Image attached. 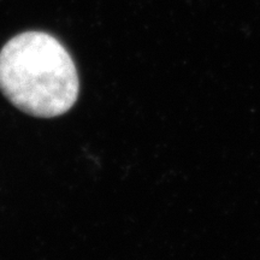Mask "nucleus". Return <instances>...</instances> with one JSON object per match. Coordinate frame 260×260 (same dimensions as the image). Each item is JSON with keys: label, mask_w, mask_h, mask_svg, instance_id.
Listing matches in <instances>:
<instances>
[{"label": "nucleus", "mask_w": 260, "mask_h": 260, "mask_svg": "<svg viewBox=\"0 0 260 260\" xmlns=\"http://www.w3.org/2000/svg\"><path fill=\"white\" fill-rule=\"evenodd\" d=\"M79 86L70 54L47 32H22L0 51V90L28 115L52 118L68 112Z\"/></svg>", "instance_id": "obj_1"}]
</instances>
